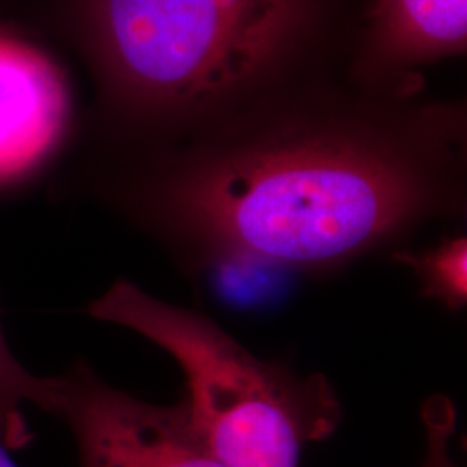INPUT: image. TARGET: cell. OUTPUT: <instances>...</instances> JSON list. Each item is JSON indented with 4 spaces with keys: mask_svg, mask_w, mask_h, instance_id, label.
I'll return each instance as SVG.
<instances>
[{
    "mask_svg": "<svg viewBox=\"0 0 467 467\" xmlns=\"http://www.w3.org/2000/svg\"><path fill=\"white\" fill-rule=\"evenodd\" d=\"M140 144L111 200L189 277L329 275L466 215V104L337 69Z\"/></svg>",
    "mask_w": 467,
    "mask_h": 467,
    "instance_id": "1",
    "label": "cell"
},
{
    "mask_svg": "<svg viewBox=\"0 0 467 467\" xmlns=\"http://www.w3.org/2000/svg\"><path fill=\"white\" fill-rule=\"evenodd\" d=\"M109 113L137 142L336 71L350 0H73Z\"/></svg>",
    "mask_w": 467,
    "mask_h": 467,
    "instance_id": "2",
    "label": "cell"
},
{
    "mask_svg": "<svg viewBox=\"0 0 467 467\" xmlns=\"http://www.w3.org/2000/svg\"><path fill=\"white\" fill-rule=\"evenodd\" d=\"M87 314L140 334L182 368L184 401L225 467H300L301 451L336 433L343 407L324 374L268 362L204 314L117 281Z\"/></svg>",
    "mask_w": 467,
    "mask_h": 467,
    "instance_id": "3",
    "label": "cell"
},
{
    "mask_svg": "<svg viewBox=\"0 0 467 467\" xmlns=\"http://www.w3.org/2000/svg\"><path fill=\"white\" fill-rule=\"evenodd\" d=\"M52 416L67 422L80 467H225L194 430L184 399H135L82 360L59 374Z\"/></svg>",
    "mask_w": 467,
    "mask_h": 467,
    "instance_id": "4",
    "label": "cell"
},
{
    "mask_svg": "<svg viewBox=\"0 0 467 467\" xmlns=\"http://www.w3.org/2000/svg\"><path fill=\"white\" fill-rule=\"evenodd\" d=\"M466 46L467 0H370L347 75L374 92L420 94V67Z\"/></svg>",
    "mask_w": 467,
    "mask_h": 467,
    "instance_id": "5",
    "label": "cell"
},
{
    "mask_svg": "<svg viewBox=\"0 0 467 467\" xmlns=\"http://www.w3.org/2000/svg\"><path fill=\"white\" fill-rule=\"evenodd\" d=\"M67 84L47 56L0 35V182L40 165L65 134Z\"/></svg>",
    "mask_w": 467,
    "mask_h": 467,
    "instance_id": "6",
    "label": "cell"
},
{
    "mask_svg": "<svg viewBox=\"0 0 467 467\" xmlns=\"http://www.w3.org/2000/svg\"><path fill=\"white\" fill-rule=\"evenodd\" d=\"M59 378H42L25 368L9 348L0 324V441L11 449H25L34 441L25 405L54 414Z\"/></svg>",
    "mask_w": 467,
    "mask_h": 467,
    "instance_id": "7",
    "label": "cell"
},
{
    "mask_svg": "<svg viewBox=\"0 0 467 467\" xmlns=\"http://www.w3.org/2000/svg\"><path fill=\"white\" fill-rule=\"evenodd\" d=\"M389 258L414 274L422 296L440 303L449 312L466 308V234L443 235L424 248H403L391 253Z\"/></svg>",
    "mask_w": 467,
    "mask_h": 467,
    "instance_id": "8",
    "label": "cell"
},
{
    "mask_svg": "<svg viewBox=\"0 0 467 467\" xmlns=\"http://www.w3.org/2000/svg\"><path fill=\"white\" fill-rule=\"evenodd\" d=\"M426 451L420 467H459L451 457V438L457 431V409L447 395H431L420 407Z\"/></svg>",
    "mask_w": 467,
    "mask_h": 467,
    "instance_id": "9",
    "label": "cell"
},
{
    "mask_svg": "<svg viewBox=\"0 0 467 467\" xmlns=\"http://www.w3.org/2000/svg\"><path fill=\"white\" fill-rule=\"evenodd\" d=\"M0 467H17L13 457L9 455V449L0 441Z\"/></svg>",
    "mask_w": 467,
    "mask_h": 467,
    "instance_id": "10",
    "label": "cell"
},
{
    "mask_svg": "<svg viewBox=\"0 0 467 467\" xmlns=\"http://www.w3.org/2000/svg\"><path fill=\"white\" fill-rule=\"evenodd\" d=\"M7 34H15L11 28H7V26H4V25H0V35H7Z\"/></svg>",
    "mask_w": 467,
    "mask_h": 467,
    "instance_id": "11",
    "label": "cell"
}]
</instances>
